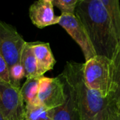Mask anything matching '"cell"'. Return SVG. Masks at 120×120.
<instances>
[{
  "label": "cell",
  "instance_id": "cell-1",
  "mask_svg": "<svg viewBox=\"0 0 120 120\" xmlns=\"http://www.w3.org/2000/svg\"><path fill=\"white\" fill-rule=\"evenodd\" d=\"M76 16L83 24L97 55L112 59L120 48V38L100 0H80Z\"/></svg>",
  "mask_w": 120,
  "mask_h": 120
},
{
  "label": "cell",
  "instance_id": "cell-2",
  "mask_svg": "<svg viewBox=\"0 0 120 120\" xmlns=\"http://www.w3.org/2000/svg\"><path fill=\"white\" fill-rule=\"evenodd\" d=\"M83 69V64L68 62L59 76L74 92L79 120H105L109 113V100L87 87Z\"/></svg>",
  "mask_w": 120,
  "mask_h": 120
},
{
  "label": "cell",
  "instance_id": "cell-3",
  "mask_svg": "<svg viewBox=\"0 0 120 120\" xmlns=\"http://www.w3.org/2000/svg\"><path fill=\"white\" fill-rule=\"evenodd\" d=\"M114 65L112 59L96 55L83 64V79L90 89L108 98L112 90Z\"/></svg>",
  "mask_w": 120,
  "mask_h": 120
},
{
  "label": "cell",
  "instance_id": "cell-4",
  "mask_svg": "<svg viewBox=\"0 0 120 120\" xmlns=\"http://www.w3.org/2000/svg\"><path fill=\"white\" fill-rule=\"evenodd\" d=\"M26 42L14 26L0 21V53L9 68L21 63V56Z\"/></svg>",
  "mask_w": 120,
  "mask_h": 120
},
{
  "label": "cell",
  "instance_id": "cell-5",
  "mask_svg": "<svg viewBox=\"0 0 120 120\" xmlns=\"http://www.w3.org/2000/svg\"><path fill=\"white\" fill-rule=\"evenodd\" d=\"M0 111L7 120H23L25 106L21 88L0 81Z\"/></svg>",
  "mask_w": 120,
  "mask_h": 120
},
{
  "label": "cell",
  "instance_id": "cell-6",
  "mask_svg": "<svg viewBox=\"0 0 120 120\" xmlns=\"http://www.w3.org/2000/svg\"><path fill=\"white\" fill-rule=\"evenodd\" d=\"M59 25L67 32L81 47L86 61L97 55L83 24L76 14H62Z\"/></svg>",
  "mask_w": 120,
  "mask_h": 120
},
{
  "label": "cell",
  "instance_id": "cell-7",
  "mask_svg": "<svg viewBox=\"0 0 120 120\" xmlns=\"http://www.w3.org/2000/svg\"><path fill=\"white\" fill-rule=\"evenodd\" d=\"M66 100L65 84L61 77H40L38 90L40 104L49 109H55L62 105Z\"/></svg>",
  "mask_w": 120,
  "mask_h": 120
},
{
  "label": "cell",
  "instance_id": "cell-8",
  "mask_svg": "<svg viewBox=\"0 0 120 120\" xmlns=\"http://www.w3.org/2000/svg\"><path fill=\"white\" fill-rule=\"evenodd\" d=\"M29 16L33 24L38 28L59 24L60 20V16L54 14L53 4L43 0H38L30 7Z\"/></svg>",
  "mask_w": 120,
  "mask_h": 120
},
{
  "label": "cell",
  "instance_id": "cell-9",
  "mask_svg": "<svg viewBox=\"0 0 120 120\" xmlns=\"http://www.w3.org/2000/svg\"><path fill=\"white\" fill-rule=\"evenodd\" d=\"M30 43L37 60L38 75L40 77L43 76L46 72L53 69L56 64L49 43L42 42H33Z\"/></svg>",
  "mask_w": 120,
  "mask_h": 120
},
{
  "label": "cell",
  "instance_id": "cell-10",
  "mask_svg": "<svg viewBox=\"0 0 120 120\" xmlns=\"http://www.w3.org/2000/svg\"><path fill=\"white\" fill-rule=\"evenodd\" d=\"M64 84L67 100L62 105L54 109L52 120H79V114L74 92L67 84L65 83Z\"/></svg>",
  "mask_w": 120,
  "mask_h": 120
},
{
  "label": "cell",
  "instance_id": "cell-11",
  "mask_svg": "<svg viewBox=\"0 0 120 120\" xmlns=\"http://www.w3.org/2000/svg\"><path fill=\"white\" fill-rule=\"evenodd\" d=\"M114 70L111 93L108 98L109 107L114 109L120 108V48L112 59Z\"/></svg>",
  "mask_w": 120,
  "mask_h": 120
},
{
  "label": "cell",
  "instance_id": "cell-12",
  "mask_svg": "<svg viewBox=\"0 0 120 120\" xmlns=\"http://www.w3.org/2000/svg\"><path fill=\"white\" fill-rule=\"evenodd\" d=\"M21 64L24 69L26 79L40 77L38 75L37 60L30 42H26L24 45L21 56Z\"/></svg>",
  "mask_w": 120,
  "mask_h": 120
},
{
  "label": "cell",
  "instance_id": "cell-13",
  "mask_svg": "<svg viewBox=\"0 0 120 120\" xmlns=\"http://www.w3.org/2000/svg\"><path fill=\"white\" fill-rule=\"evenodd\" d=\"M40 77L26 79V82L21 87V93L24 103L31 105L40 104L38 100L39 82Z\"/></svg>",
  "mask_w": 120,
  "mask_h": 120
},
{
  "label": "cell",
  "instance_id": "cell-14",
  "mask_svg": "<svg viewBox=\"0 0 120 120\" xmlns=\"http://www.w3.org/2000/svg\"><path fill=\"white\" fill-rule=\"evenodd\" d=\"M54 109L47 108L41 104H27L25 106L23 120H52Z\"/></svg>",
  "mask_w": 120,
  "mask_h": 120
},
{
  "label": "cell",
  "instance_id": "cell-15",
  "mask_svg": "<svg viewBox=\"0 0 120 120\" xmlns=\"http://www.w3.org/2000/svg\"><path fill=\"white\" fill-rule=\"evenodd\" d=\"M108 13L120 38V5L119 0H100Z\"/></svg>",
  "mask_w": 120,
  "mask_h": 120
},
{
  "label": "cell",
  "instance_id": "cell-16",
  "mask_svg": "<svg viewBox=\"0 0 120 120\" xmlns=\"http://www.w3.org/2000/svg\"><path fill=\"white\" fill-rule=\"evenodd\" d=\"M9 75L10 83L16 88H21V81L26 77L25 71L21 64L18 63L9 67Z\"/></svg>",
  "mask_w": 120,
  "mask_h": 120
},
{
  "label": "cell",
  "instance_id": "cell-17",
  "mask_svg": "<svg viewBox=\"0 0 120 120\" xmlns=\"http://www.w3.org/2000/svg\"><path fill=\"white\" fill-rule=\"evenodd\" d=\"M79 1L80 0H54L53 5L61 11L62 14H75Z\"/></svg>",
  "mask_w": 120,
  "mask_h": 120
},
{
  "label": "cell",
  "instance_id": "cell-18",
  "mask_svg": "<svg viewBox=\"0 0 120 120\" xmlns=\"http://www.w3.org/2000/svg\"><path fill=\"white\" fill-rule=\"evenodd\" d=\"M0 81L10 83L9 67L1 53H0Z\"/></svg>",
  "mask_w": 120,
  "mask_h": 120
},
{
  "label": "cell",
  "instance_id": "cell-19",
  "mask_svg": "<svg viewBox=\"0 0 120 120\" xmlns=\"http://www.w3.org/2000/svg\"><path fill=\"white\" fill-rule=\"evenodd\" d=\"M109 112H110L112 120H120V114L119 113H117L116 111L110 109L109 107Z\"/></svg>",
  "mask_w": 120,
  "mask_h": 120
},
{
  "label": "cell",
  "instance_id": "cell-20",
  "mask_svg": "<svg viewBox=\"0 0 120 120\" xmlns=\"http://www.w3.org/2000/svg\"><path fill=\"white\" fill-rule=\"evenodd\" d=\"M105 120H112V116H111V114H110V112H109V109L108 115H107V118H106V119H105Z\"/></svg>",
  "mask_w": 120,
  "mask_h": 120
},
{
  "label": "cell",
  "instance_id": "cell-21",
  "mask_svg": "<svg viewBox=\"0 0 120 120\" xmlns=\"http://www.w3.org/2000/svg\"><path fill=\"white\" fill-rule=\"evenodd\" d=\"M0 120H7L5 119V117L4 116V115L2 114V113L1 111H0Z\"/></svg>",
  "mask_w": 120,
  "mask_h": 120
},
{
  "label": "cell",
  "instance_id": "cell-22",
  "mask_svg": "<svg viewBox=\"0 0 120 120\" xmlns=\"http://www.w3.org/2000/svg\"><path fill=\"white\" fill-rule=\"evenodd\" d=\"M109 108L112 109H113V110H114V111H116L117 113H119V114H120V108H119V109H114V108H112V107H109Z\"/></svg>",
  "mask_w": 120,
  "mask_h": 120
},
{
  "label": "cell",
  "instance_id": "cell-23",
  "mask_svg": "<svg viewBox=\"0 0 120 120\" xmlns=\"http://www.w3.org/2000/svg\"><path fill=\"white\" fill-rule=\"evenodd\" d=\"M43 1H45V2H49V3H52V4H53V2H54V0H43Z\"/></svg>",
  "mask_w": 120,
  "mask_h": 120
}]
</instances>
